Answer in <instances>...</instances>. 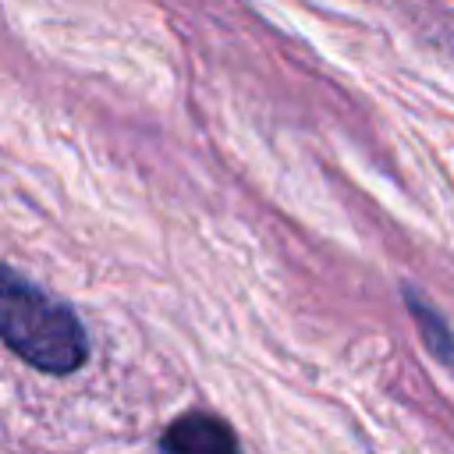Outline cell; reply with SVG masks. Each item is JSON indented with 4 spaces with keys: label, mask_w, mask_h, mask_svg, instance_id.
Segmentation results:
<instances>
[{
    "label": "cell",
    "mask_w": 454,
    "mask_h": 454,
    "mask_svg": "<svg viewBox=\"0 0 454 454\" xmlns=\"http://www.w3.org/2000/svg\"><path fill=\"white\" fill-rule=\"evenodd\" d=\"M0 340L53 376L74 372L89 355L78 316L11 266H0Z\"/></svg>",
    "instance_id": "6da1fadb"
},
{
    "label": "cell",
    "mask_w": 454,
    "mask_h": 454,
    "mask_svg": "<svg viewBox=\"0 0 454 454\" xmlns=\"http://www.w3.org/2000/svg\"><path fill=\"white\" fill-rule=\"evenodd\" d=\"M163 454H238L231 426L209 411H188L174 419L160 440Z\"/></svg>",
    "instance_id": "7a4b0ae2"
},
{
    "label": "cell",
    "mask_w": 454,
    "mask_h": 454,
    "mask_svg": "<svg viewBox=\"0 0 454 454\" xmlns=\"http://www.w3.org/2000/svg\"><path fill=\"white\" fill-rule=\"evenodd\" d=\"M408 309H411V316H415V323H419V330H422V340H426V348L454 372V333L447 330V323L436 316V309L429 305V301H422L415 291H408Z\"/></svg>",
    "instance_id": "3957f363"
}]
</instances>
